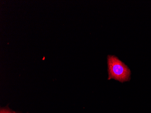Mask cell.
<instances>
[{"instance_id":"7a4b0ae2","label":"cell","mask_w":151,"mask_h":113,"mask_svg":"<svg viewBox=\"0 0 151 113\" xmlns=\"http://www.w3.org/2000/svg\"><path fill=\"white\" fill-rule=\"evenodd\" d=\"M0 113H15L12 111H11V110H9V109H2L1 110Z\"/></svg>"},{"instance_id":"6da1fadb","label":"cell","mask_w":151,"mask_h":113,"mask_svg":"<svg viewBox=\"0 0 151 113\" xmlns=\"http://www.w3.org/2000/svg\"><path fill=\"white\" fill-rule=\"evenodd\" d=\"M107 64L108 80L114 79L122 83L130 80L131 72L129 69L115 56H108Z\"/></svg>"}]
</instances>
